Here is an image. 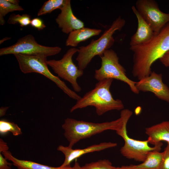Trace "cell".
Masks as SVG:
<instances>
[{"instance_id":"cell-1","label":"cell","mask_w":169,"mask_h":169,"mask_svg":"<svg viewBox=\"0 0 169 169\" xmlns=\"http://www.w3.org/2000/svg\"><path fill=\"white\" fill-rule=\"evenodd\" d=\"M130 49L133 54V76L138 80L149 76L153 63L169 50V22L150 40Z\"/></svg>"},{"instance_id":"cell-2","label":"cell","mask_w":169,"mask_h":169,"mask_svg":"<svg viewBox=\"0 0 169 169\" xmlns=\"http://www.w3.org/2000/svg\"><path fill=\"white\" fill-rule=\"evenodd\" d=\"M132 115L128 109H124L120 112V117L115 120L100 123L89 122L68 118L65 120L62 128L64 136L69 142L68 147L73 146L81 140L89 138L105 131H116L121 130L127 123Z\"/></svg>"},{"instance_id":"cell-3","label":"cell","mask_w":169,"mask_h":169,"mask_svg":"<svg viewBox=\"0 0 169 169\" xmlns=\"http://www.w3.org/2000/svg\"><path fill=\"white\" fill-rule=\"evenodd\" d=\"M113 80L112 79H105L98 81L93 89L77 100L70 109V112L89 106H93L95 108L97 114L100 116L110 111L124 109L122 101L120 99H114L110 92V89Z\"/></svg>"},{"instance_id":"cell-4","label":"cell","mask_w":169,"mask_h":169,"mask_svg":"<svg viewBox=\"0 0 169 169\" xmlns=\"http://www.w3.org/2000/svg\"><path fill=\"white\" fill-rule=\"evenodd\" d=\"M125 24V20L119 16L99 38L92 40L86 46L79 47L76 58L79 68L84 70L94 57L100 56L106 50L109 49L115 42L114 34L116 31L120 30Z\"/></svg>"},{"instance_id":"cell-5","label":"cell","mask_w":169,"mask_h":169,"mask_svg":"<svg viewBox=\"0 0 169 169\" xmlns=\"http://www.w3.org/2000/svg\"><path fill=\"white\" fill-rule=\"evenodd\" d=\"M21 71L24 74L36 73L41 74L54 83L57 86L70 98L77 100L81 97L69 88L58 76L54 75L49 70L47 58L20 54L14 55Z\"/></svg>"},{"instance_id":"cell-6","label":"cell","mask_w":169,"mask_h":169,"mask_svg":"<svg viewBox=\"0 0 169 169\" xmlns=\"http://www.w3.org/2000/svg\"><path fill=\"white\" fill-rule=\"evenodd\" d=\"M100 57L101 65L99 69L95 70L94 74L96 80L98 81L105 79L118 80L127 84L134 93H139V91L136 86V82L128 77L125 69L119 63V57L114 50L108 49Z\"/></svg>"},{"instance_id":"cell-7","label":"cell","mask_w":169,"mask_h":169,"mask_svg":"<svg viewBox=\"0 0 169 169\" xmlns=\"http://www.w3.org/2000/svg\"><path fill=\"white\" fill-rule=\"evenodd\" d=\"M62 49L59 46L49 47L38 44L34 36L27 35L19 39L15 44L0 49V55L20 54L47 58L58 54Z\"/></svg>"},{"instance_id":"cell-8","label":"cell","mask_w":169,"mask_h":169,"mask_svg":"<svg viewBox=\"0 0 169 169\" xmlns=\"http://www.w3.org/2000/svg\"><path fill=\"white\" fill-rule=\"evenodd\" d=\"M79 49L73 47L68 49L62 58L59 60H47L46 63L58 76L69 83L74 91L79 92L82 89L77 82V79L83 75L84 70L74 63L72 58L78 53Z\"/></svg>"},{"instance_id":"cell-9","label":"cell","mask_w":169,"mask_h":169,"mask_svg":"<svg viewBox=\"0 0 169 169\" xmlns=\"http://www.w3.org/2000/svg\"><path fill=\"white\" fill-rule=\"evenodd\" d=\"M127 123L124 124L121 130L116 132L124 141V145L120 149V153L122 156L129 159L142 162L145 160L150 152L161 151L162 143L152 147L149 146V141L148 139L146 140L140 141L129 137L126 130Z\"/></svg>"},{"instance_id":"cell-10","label":"cell","mask_w":169,"mask_h":169,"mask_svg":"<svg viewBox=\"0 0 169 169\" xmlns=\"http://www.w3.org/2000/svg\"><path fill=\"white\" fill-rule=\"evenodd\" d=\"M154 33H158L169 22V13H163L154 0H138L135 6Z\"/></svg>"},{"instance_id":"cell-11","label":"cell","mask_w":169,"mask_h":169,"mask_svg":"<svg viewBox=\"0 0 169 169\" xmlns=\"http://www.w3.org/2000/svg\"><path fill=\"white\" fill-rule=\"evenodd\" d=\"M136 86L139 91L150 92L157 98L169 103V88L162 80V75L154 71L148 76L136 82Z\"/></svg>"},{"instance_id":"cell-12","label":"cell","mask_w":169,"mask_h":169,"mask_svg":"<svg viewBox=\"0 0 169 169\" xmlns=\"http://www.w3.org/2000/svg\"><path fill=\"white\" fill-rule=\"evenodd\" d=\"M60 10L61 12L55 19V21L63 33L69 34L73 31L84 27V22L74 15L70 0H66Z\"/></svg>"},{"instance_id":"cell-13","label":"cell","mask_w":169,"mask_h":169,"mask_svg":"<svg viewBox=\"0 0 169 169\" xmlns=\"http://www.w3.org/2000/svg\"><path fill=\"white\" fill-rule=\"evenodd\" d=\"M117 144L112 142H103L94 144L84 149H73L68 146L59 145L57 150L62 152L65 156V159L60 166L62 167L70 166V163L83 155L89 153L100 151L106 149L116 147Z\"/></svg>"},{"instance_id":"cell-14","label":"cell","mask_w":169,"mask_h":169,"mask_svg":"<svg viewBox=\"0 0 169 169\" xmlns=\"http://www.w3.org/2000/svg\"><path fill=\"white\" fill-rule=\"evenodd\" d=\"M131 9L138 21L137 30L131 37L129 44L130 46H134L148 42L152 37L154 33L139 13L135 7L132 6Z\"/></svg>"},{"instance_id":"cell-15","label":"cell","mask_w":169,"mask_h":169,"mask_svg":"<svg viewBox=\"0 0 169 169\" xmlns=\"http://www.w3.org/2000/svg\"><path fill=\"white\" fill-rule=\"evenodd\" d=\"M145 133L148 136L149 143L158 145L162 141L169 144V121H166L145 128Z\"/></svg>"},{"instance_id":"cell-16","label":"cell","mask_w":169,"mask_h":169,"mask_svg":"<svg viewBox=\"0 0 169 169\" xmlns=\"http://www.w3.org/2000/svg\"><path fill=\"white\" fill-rule=\"evenodd\" d=\"M100 29L83 27L70 33L66 40L65 45L74 48L81 42L84 41L90 38L98 35L101 33Z\"/></svg>"},{"instance_id":"cell-17","label":"cell","mask_w":169,"mask_h":169,"mask_svg":"<svg viewBox=\"0 0 169 169\" xmlns=\"http://www.w3.org/2000/svg\"><path fill=\"white\" fill-rule=\"evenodd\" d=\"M163 156V152L153 151L150 152L145 160L136 165L122 166L120 169H160Z\"/></svg>"},{"instance_id":"cell-18","label":"cell","mask_w":169,"mask_h":169,"mask_svg":"<svg viewBox=\"0 0 169 169\" xmlns=\"http://www.w3.org/2000/svg\"><path fill=\"white\" fill-rule=\"evenodd\" d=\"M4 158L11 161L13 164L18 169H72L70 166L62 167H54L35 162L30 161L21 160L14 157L11 152L8 150L2 152Z\"/></svg>"},{"instance_id":"cell-19","label":"cell","mask_w":169,"mask_h":169,"mask_svg":"<svg viewBox=\"0 0 169 169\" xmlns=\"http://www.w3.org/2000/svg\"><path fill=\"white\" fill-rule=\"evenodd\" d=\"M24 9L19 5L13 4L7 0H0V24H4L5 21L4 17L8 13L14 11H22Z\"/></svg>"},{"instance_id":"cell-20","label":"cell","mask_w":169,"mask_h":169,"mask_svg":"<svg viewBox=\"0 0 169 169\" xmlns=\"http://www.w3.org/2000/svg\"><path fill=\"white\" fill-rule=\"evenodd\" d=\"M66 0H49L45 2L38 11L37 15L40 16L50 13L54 10L60 9L63 6Z\"/></svg>"},{"instance_id":"cell-21","label":"cell","mask_w":169,"mask_h":169,"mask_svg":"<svg viewBox=\"0 0 169 169\" xmlns=\"http://www.w3.org/2000/svg\"><path fill=\"white\" fill-rule=\"evenodd\" d=\"M77 169H120V167L113 166L109 160L104 159L87 163L82 167L79 164Z\"/></svg>"},{"instance_id":"cell-22","label":"cell","mask_w":169,"mask_h":169,"mask_svg":"<svg viewBox=\"0 0 169 169\" xmlns=\"http://www.w3.org/2000/svg\"><path fill=\"white\" fill-rule=\"evenodd\" d=\"M31 16L27 14L20 15L14 13L11 14L7 21L9 24H19L21 27H23L30 24Z\"/></svg>"},{"instance_id":"cell-23","label":"cell","mask_w":169,"mask_h":169,"mask_svg":"<svg viewBox=\"0 0 169 169\" xmlns=\"http://www.w3.org/2000/svg\"><path fill=\"white\" fill-rule=\"evenodd\" d=\"M8 131L11 132L15 136H18L22 134L21 129L17 124L5 120H0V133L4 134Z\"/></svg>"},{"instance_id":"cell-24","label":"cell","mask_w":169,"mask_h":169,"mask_svg":"<svg viewBox=\"0 0 169 169\" xmlns=\"http://www.w3.org/2000/svg\"><path fill=\"white\" fill-rule=\"evenodd\" d=\"M162 162L160 169H169V144L164 149Z\"/></svg>"},{"instance_id":"cell-25","label":"cell","mask_w":169,"mask_h":169,"mask_svg":"<svg viewBox=\"0 0 169 169\" xmlns=\"http://www.w3.org/2000/svg\"><path fill=\"white\" fill-rule=\"evenodd\" d=\"M30 25L38 30H43L46 27L43 20L38 18H34L31 19Z\"/></svg>"},{"instance_id":"cell-26","label":"cell","mask_w":169,"mask_h":169,"mask_svg":"<svg viewBox=\"0 0 169 169\" xmlns=\"http://www.w3.org/2000/svg\"><path fill=\"white\" fill-rule=\"evenodd\" d=\"M12 164L8 162L0 153V169H12L11 166Z\"/></svg>"},{"instance_id":"cell-27","label":"cell","mask_w":169,"mask_h":169,"mask_svg":"<svg viewBox=\"0 0 169 169\" xmlns=\"http://www.w3.org/2000/svg\"><path fill=\"white\" fill-rule=\"evenodd\" d=\"M159 59L165 67H169V50L166 53Z\"/></svg>"},{"instance_id":"cell-28","label":"cell","mask_w":169,"mask_h":169,"mask_svg":"<svg viewBox=\"0 0 169 169\" xmlns=\"http://www.w3.org/2000/svg\"><path fill=\"white\" fill-rule=\"evenodd\" d=\"M8 147L7 143L5 142L2 139L0 140V152L4 150H8Z\"/></svg>"},{"instance_id":"cell-29","label":"cell","mask_w":169,"mask_h":169,"mask_svg":"<svg viewBox=\"0 0 169 169\" xmlns=\"http://www.w3.org/2000/svg\"><path fill=\"white\" fill-rule=\"evenodd\" d=\"M9 2L13 4L19 5V1L18 0H7Z\"/></svg>"},{"instance_id":"cell-30","label":"cell","mask_w":169,"mask_h":169,"mask_svg":"<svg viewBox=\"0 0 169 169\" xmlns=\"http://www.w3.org/2000/svg\"><path fill=\"white\" fill-rule=\"evenodd\" d=\"M9 39H10V38L8 37H6L2 39L0 41V44H2L5 41L8 40Z\"/></svg>"},{"instance_id":"cell-31","label":"cell","mask_w":169,"mask_h":169,"mask_svg":"<svg viewBox=\"0 0 169 169\" xmlns=\"http://www.w3.org/2000/svg\"><path fill=\"white\" fill-rule=\"evenodd\" d=\"M78 163L76 161L74 166H73V169H77Z\"/></svg>"}]
</instances>
